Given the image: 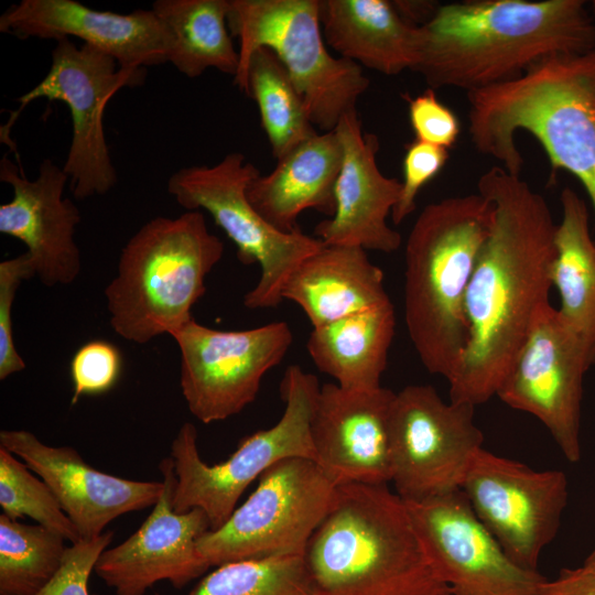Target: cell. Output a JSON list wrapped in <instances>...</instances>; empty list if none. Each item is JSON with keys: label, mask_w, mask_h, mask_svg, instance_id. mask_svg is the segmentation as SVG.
Masks as SVG:
<instances>
[{"label": "cell", "mask_w": 595, "mask_h": 595, "mask_svg": "<svg viewBox=\"0 0 595 595\" xmlns=\"http://www.w3.org/2000/svg\"><path fill=\"white\" fill-rule=\"evenodd\" d=\"M65 539L41 526L0 516V595H36L60 569Z\"/></svg>", "instance_id": "cell-30"}, {"label": "cell", "mask_w": 595, "mask_h": 595, "mask_svg": "<svg viewBox=\"0 0 595 595\" xmlns=\"http://www.w3.org/2000/svg\"><path fill=\"white\" fill-rule=\"evenodd\" d=\"M591 6H592V8H593V12L595 13V0L592 1V4H591Z\"/></svg>", "instance_id": "cell-41"}, {"label": "cell", "mask_w": 595, "mask_h": 595, "mask_svg": "<svg viewBox=\"0 0 595 595\" xmlns=\"http://www.w3.org/2000/svg\"><path fill=\"white\" fill-rule=\"evenodd\" d=\"M583 566L595 574V548L585 559Z\"/></svg>", "instance_id": "cell-40"}, {"label": "cell", "mask_w": 595, "mask_h": 595, "mask_svg": "<svg viewBox=\"0 0 595 595\" xmlns=\"http://www.w3.org/2000/svg\"><path fill=\"white\" fill-rule=\"evenodd\" d=\"M223 255V241L199 210L150 219L122 248L105 289L115 333L136 344L172 336L193 320L192 307Z\"/></svg>", "instance_id": "cell-6"}, {"label": "cell", "mask_w": 595, "mask_h": 595, "mask_svg": "<svg viewBox=\"0 0 595 595\" xmlns=\"http://www.w3.org/2000/svg\"><path fill=\"white\" fill-rule=\"evenodd\" d=\"M0 181L12 187L13 196L0 205V232L22 241L35 274L48 288L74 282L82 269L74 239L80 213L63 196L68 176L63 166L45 159L34 180L7 155L0 162Z\"/></svg>", "instance_id": "cell-20"}, {"label": "cell", "mask_w": 595, "mask_h": 595, "mask_svg": "<svg viewBox=\"0 0 595 595\" xmlns=\"http://www.w3.org/2000/svg\"><path fill=\"white\" fill-rule=\"evenodd\" d=\"M303 559L318 595H451L387 485L339 484Z\"/></svg>", "instance_id": "cell-4"}, {"label": "cell", "mask_w": 595, "mask_h": 595, "mask_svg": "<svg viewBox=\"0 0 595 595\" xmlns=\"http://www.w3.org/2000/svg\"><path fill=\"white\" fill-rule=\"evenodd\" d=\"M34 275L28 252L0 262V380L25 368L14 345L12 307L20 283Z\"/></svg>", "instance_id": "cell-34"}, {"label": "cell", "mask_w": 595, "mask_h": 595, "mask_svg": "<svg viewBox=\"0 0 595 595\" xmlns=\"http://www.w3.org/2000/svg\"><path fill=\"white\" fill-rule=\"evenodd\" d=\"M258 175L245 154L230 152L214 165L182 167L167 180V192L180 206L205 209L212 216L236 245L241 263L259 264V280L244 296V305L250 310L277 307L292 272L324 246L300 228L280 231L258 213L247 195Z\"/></svg>", "instance_id": "cell-9"}, {"label": "cell", "mask_w": 595, "mask_h": 595, "mask_svg": "<svg viewBox=\"0 0 595 595\" xmlns=\"http://www.w3.org/2000/svg\"><path fill=\"white\" fill-rule=\"evenodd\" d=\"M0 32L20 40L75 36L127 69L167 63L172 36L150 10L99 11L76 0H21L0 17Z\"/></svg>", "instance_id": "cell-19"}, {"label": "cell", "mask_w": 595, "mask_h": 595, "mask_svg": "<svg viewBox=\"0 0 595 595\" xmlns=\"http://www.w3.org/2000/svg\"><path fill=\"white\" fill-rule=\"evenodd\" d=\"M396 392L321 386L311 423L315 462L338 485L391 482L389 413Z\"/></svg>", "instance_id": "cell-21"}, {"label": "cell", "mask_w": 595, "mask_h": 595, "mask_svg": "<svg viewBox=\"0 0 595 595\" xmlns=\"http://www.w3.org/2000/svg\"><path fill=\"white\" fill-rule=\"evenodd\" d=\"M343 148L335 131L317 133L282 159L267 175H258L247 195L258 213L275 229L292 232L306 209L332 217Z\"/></svg>", "instance_id": "cell-23"}, {"label": "cell", "mask_w": 595, "mask_h": 595, "mask_svg": "<svg viewBox=\"0 0 595 595\" xmlns=\"http://www.w3.org/2000/svg\"><path fill=\"white\" fill-rule=\"evenodd\" d=\"M337 486L313 459H282L259 477L256 489L219 529L199 537L197 549L210 566L303 555Z\"/></svg>", "instance_id": "cell-10"}, {"label": "cell", "mask_w": 595, "mask_h": 595, "mask_svg": "<svg viewBox=\"0 0 595 595\" xmlns=\"http://www.w3.org/2000/svg\"><path fill=\"white\" fill-rule=\"evenodd\" d=\"M172 337L181 355L182 394L204 424L226 420L253 402L263 376L282 361L293 340L283 321L220 331L193 318Z\"/></svg>", "instance_id": "cell-13"}, {"label": "cell", "mask_w": 595, "mask_h": 595, "mask_svg": "<svg viewBox=\"0 0 595 595\" xmlns=\"http://www.w3.org/2000/svg\"><path fill=\"white\" fill-rule=\"evenodd\" d=\"M539 595H595V574L583 565L563 569L554 580H544Z\"/></svg>", "instance_id": "cell-38"}, {"label": "cell", "mask_w": 595, "mask_h": 595, "mask_svg": "<svg viewBox=\"0 0 595 595\" xmlns=\"http://www.w3.org/2000/svg\"><path fill=\"white\" fill-rule=\"evenodd\" d=\"M121 369L122 357L113 344L94 339L82 345L69 365L73 382L71 403L76 404L83 396L109 391L119 380Z\"/></svg>", "instance_id": "cell-33"}, {"label": "cell", "mask_w": 595, "mask_h": 595, "mask_svg": "<svg viewBox=\"0 0 595 595\" xmlns=\"http://www.w3.org/2000/svg\"><path fill=\"white\" fill-rule=\"evenodd\" d=\"M324 40L339 57L385 75L413 69L420 26L388 0H320Z\"/></svg>", "instance_id": "cell-25"}, {"label": "cell", "mask_w": 595, "mask_h": 595, "mask_svg": "<svg viewBox=\"0 0 595 595\" xmlns=\"http://www.w3.org/2000/svg\"><path fill=\"white\" fill-rule=\"evenodd\" d=\"M595 50L582 0H467L440 4L420 26L416 63L429 88L466 93L521 77L553 55Z\"/></svg>", "instance_id": "cell-2"}, {"label": "cell", "mask_w": 595, "mask_h": 595, "mask_svg": "<svg viewBox=\"0 0 595 595\" xmlns=\"http://www.w3.org/2000/svg\"><path fill=\"white\" fill-rule=\"evenodd\" d=\"M159 469L164 488L149 517L123 542L106 549L96 563L95 573L116 595H144L163 580L180 589L210 567L197 549V540L209 530L207 516L199 508L175 512L173 459L163 458Z\"/></svg>", "instance_id": "cell-17"}, {"label": "cell", "mask_w": 595, "mask_h": 595, "mask_svg": "<svg viewBox=\"0 0 595 595\" xmlns=\"http://www.w3.org/2000/svg\"><path fill=\"white\" fill-rule=\"evenodd\" d=\"M584 353L550 302L536 311L520 351L496 397L537 418L564 457L581 459Z\"/></svg>", "instance_id": "cell-15"}, {"label": "cell", "mask_w": 595, "mask_h": 595, "mask_svg": "<svg viewBox=\"0 0 595 595\" xmlns=\"http://www.w3.org/2000/svg\"><path fill=\"white\" fill-rule=\"evenodd\" d=\"M320 389L313 374L299 365L289 366L281 382L285 403L281 419L273 426L241 439L228 458L214 465L203 461L197 430L185 422L171 445L177 478L174 511L199 508L207 516L209 530H217L229 519L247 487L275 463L290 457L315 461L311 423Z\"/></svg>", "instance_id": "cell-8"}, {"label": "cell", "mask_w": 595, "mask_h": 595, "mask_svg": "<svg viewBox=\"0 0 595 595\" xmlns=\"http://www.w3.org/2000/svg\"><path fill=\"white\" fill-rule=\"evenodd\" d=\"M241 91L255 99L277 161L317 134L299 90L268 47H259L251 54Z\"/></svg>", "instance_id": "cell-29"}, {"label": "cell", "mask_w": 595, "mask_h": 595, "mask_svg": "<svg viewBox=\"0 0 595 595\" xmlns=\"http://www.w3.org/2000/svg\"><path fill=\"white\" fill-rule=\"evenodd\" d=\"M230 0H156L152 10L172 36L167 62L195 78L214 68L234 78L239 52L228 28Z\"/></svg>", "instance_id": "cell-28"}, {"label": "cell", "mask_w": 595, "mask_h": 595, "mask_svg": "<svg viewBox=\"0 0 595 595\" xmlns=\"http://www.w3.org/2000/svg\"><path fill=\"white\" fill-rule=\"evenodd\" d=\"M409 120L415 140L448 150L458 139L461 123L454 111L428 88L415 97H408Z\"/></svg>", "instance_id": "cell-37"}, {"label": "cell", "mask_w": 595, "mask_h": 595, "mask_svg": "<svg viewBox=\"0 0 595 595\" xmlns=\"http://www.w3.org/2000/svg\"><path fill=\"white\" fill-rule=\"evenodd\" d=\"M474 147L519 175L523 158L515 136L527 131L545 151L552 171L573 174L595 212V50L553 55L521 77L467 93Z\"/></svg>", "instance_id": "cell-3"}, {"label": "cell", "mask_w": 595, "mask_h": 595, "mask_svg": "<svg viewBox=\"0 0 595 595\" xmlns=\"http://www.w3.org/2000/svg\"><path fill=\"white\" fill-rule=\"evenodd\" d=\"M147 68L127 69L110 55L88 45L60 39L45 77L18 98L20 107L8 127L32 101L64 102L72 116L73 134L63 170L73 196L83 201L108 193L117 183L104 131V112L121 88L144 83Z\"/></svg>", "instance_id": "cell-11"}, {"label": "cell", "mask_w": 595, "mask_h": 595, "mask_svg": "<svg viewBox=\"0 0 595 595\" xmlns=\"http://www.w3.org/2000/svg\"><path fill=\"white\" fill-rule=\"evenodd\" d=\"M282 299L296 303L313 327L390 301L383 272L365 249L325 245L292 272Z\"/></svg>", "instance_id": "cell-24"}, {"label": "cell", "mask_w": 595, "mask_h": 595, "mask_svg": "<svg viewBox=\"0 0 595 595\" xmlns=\"http://www.w3.org/2000/svg\"><path fill=\"white\" fill-rule=\"evenodd\" d=\"M396 331L391 301L313 327L306 348L322 372L348 390L380 388Z\"/></svg>", "instance_id": "cell-26"}, {"label": "cell", "mask_w": 595, "mask_h": 595, "mask_svg": "<svg viewBox=\"0 0 595 595\" xmlns=\"http://www.w3.org/2000/svg\"><path fill=\"white\" fill-rule=\"evenodd\" d=\"M227 21L239 44L234 84L240 91L251 54L268 47L285 67L315 128L334 131L344 115L357 110L370 82L360 65L326 48L320 0H230Z\"/></svg>", "instance_id": "cell-7"}, {"label": "cell", "mask_w": 595, "mask_h": 595, "mask_svg": "<svg viewBox=\"0 0 595 595\" xmlns=\"http://www.w3.org/2000/svg\"><path fill=\"white\" fill-rule=\"evenodd\" d=\"M399 14L409 23L422 26L435 14L440 4L432 1H392Z\"/></svg>", "instance_id": "cell-39"}, {"label": "cell", "mask_w": 595, "mask_h": 595, "mask_svg": "<svg viewBox=\"0 0 595 595\" xmlns=\"http://www.w3.org/2000/svg\"><path fill=\"white\" fill-rule=\"evenodd\" d=\"M461 490L511 560L538 572L540 555L555 538L567 504L565 473L537 470L483 447Z\"/></svg>", "instance_id": "cell-14"}, {"label": "cell", "mask_w": 595, "mask_h": 595, "mask_svg": "<svg viewBox=\"0 0 595 595\" xmlns=\"http://www.w3.org/2000/svg\"><path fill=\"white\" fill-rule=\"evenodd\" d=\"M477 188L493 203L494 220L466 293L467 343L447 381L451 401L474 407L496 397L536 311L549 302L558 227L545 198L500 165Z\"/></svg>", "instance_id": "cell-1"}, {"label": "cell", "mask_w": 595, "mask_h": 595, "mask_svg": "<svg viewBox=\"0 0 595 595\" xmlns=\"http://www.w3.org/2000/svg\"><path fill=\"white\" fill-rule=\"evenodd\" d=\"M562 218L555 232L552 286L560 295L558 313L578 342L584 356L595 365V240L588 209L576 192H561Z\"/></svg>", "instance_id": "cell-27"}, {"label": "cell", "mask_w": 595, "mask_h": 595, "mask_svg": "<svg viewBox=\"0 0 595 595\" xmlns=\"http://www.w3.org/2000/svg\"><path fill=\"white\" fill-rule=\"evenodd\" d=\"M112 538L113 532L107 530L97 538L82 539L67 547L60 569L36 595H89V576Z\"/></svg>", "instance_id": "cell-36"}, {"label": "cell", "mask_w": 595, "mask_h": 595, "mask_svg": "<svg viewBox=\"0 0 595 595\" xmlns=\"http://www.w3.org/2000/svg\"><path fill=\"white\" fill-rule=\"evenodd\" d=\"M188 595L318 594L303 555H281L216 566Z\"/></svg>", "instance_id": "cell-31"}, {"label": "cell", "mask_w": 595, "mask_h": 595, "mask_svg": "<svg viewBox=\"0 0 595 595\" xmlns=\"http://www.w3.org/2000/svg\"><path fill=\"white\" fill-rule=\"evenodd\" d=\"M0 447L20 457L52 489L84 540L97 538L117 517L154 506L162 482H140L100 472L71 446H51L26 430H2Z\"/></svg>", "instance_id": "cell-18"}, {"label": "cell", "mask_w": 595, "mask_h": 595, "mask_svg": "<svg viewBox=\"0 0 595 595\" xmlns=\"http://www.w3.org/2000/svg\"><path fill=\"white\" fill-rule=\"evenodd\" d=\"M475 407L444 401L430 385L396 392L389 413L391 482L404 501L459 490L484 435Z\"/></svg>", "instance_id": "cell-12"}, {"label": "cell", "mask_w": 595, "mask_h": 595, "mask_svg": "<svg viewBox=\"0 0 595 595\" xmlns=\"http://www.w3.org/2000/svg\"><path fill=\"white\" fill-rule=\"evenodd\" d=\"M343 148V161L335 185L334 215L320 221L314 237L325 246H353L392 253L401 235L387 218L397 205L402 183L386 176L377 163L379 139L364 133L357 110L344 115L335 130Z\"/></svg>", "instance_id": "cell-22"}, {"label": "cell", "mask_w": 595, "mask_h": 595, "mask_svg": "<svg viewBox=\"0 0 595 595\" xmlns=\"http://www.w3.org/2000/svg\"><path fill=\"white\" fill-rule=\"evenodd\" d=\"M29 469L14 454L0 447V506L3 513L13 520L30 517L71 543L80 541L77 528L52 489Z\"/></svg>", "instance_id": "cell-32"}, {"label": "cell", "mask_w": 595, "mask_h": 595, "mask_svg": "<svg viewBox=\"0 0 595 595\" xmlns=\"http://www.w3.org/2000/svg\"><path fill=\"white\" fill-rule=\"evenodd\" d=\"M447 159L448 151L441 147L418 140L405 147L401 194L390 216L394 225L414 212L419 192L441 172Z\"/></svg>", "instance_id": "cell-35"}, {"label": "cell", "mask_w": 595, "mask_h": 595, "mask_svg": "<svg viewBox=\"0 0 595 595\" xmlns=\"http://www.w3.org/2000/svg\"><path fill=\"white\" fill-rule=\"evenodd\" d=\"M405 504L451 595H539L545 578L511 560L461 489Z\"/></svg>", "instance_id": "cell-16"}, {"label": "cell", "mask_w": 595, "mask_h": 595, "mask_svg": "<svg viewBox=\"0 0 595 595\" xmlns=\"http://www.w3.org/2000/svg\"><path fill=\"white\" fill-rule=\"evenodd\" d=\"M494 220L484 195L452 196L426 205L404 249V318L424 368L447 381L468 337L465 300Z\"/></svg>", "instance_id": "cell-5"}]
</instances>
